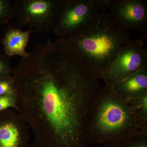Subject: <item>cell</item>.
Returning <instances> with one entry per match:
<instances>
[{
  "mask_svg": "<svg viewBox=\"0 0 147 147\" xmlns=\"http://www.w3.org/2000/svg\"><path fill=\"white\" fill-rule=\"evenodd\" d=\"M17 110L40 147H88L86 128L100 80L72 50L40 42L12 74Z\"/></svg>",
  "mask_w": 147,
  "mask_h": 147,
  "instance_id": "6da1fadb",
  "label": "cell"
},
{
  "mask_svg": "<svg viewBox=\"0 0 147 147\" xmlns=\"http://www.w3.org/2000/svg\"><path fill=\"white\" fill-rule=\"evenodd\" d=\"M147 131V123L138 115L132 102L104 84L93 101L86 128L89 145L121 143L128 137Z\"/></svg>",
  "mask_w": 147,
  "mask_h": 147,
  "instance_id": "7a4b0ae2",
  "label": "cell"
},
{
  "mask_svg": "<svg viewBox=\"0 0 147 147\" xmlns=\"http://www.w3.org/2000/svg\"><path fill=\"white\" fill-rule=\"evenodd\" d=\"M56 41L76 53L89 71L102 80L119 51L130 42V37L128 30L106 11L80 31Z\"/></svg>",
  "mask_w": 147,
  "mask_h": 147,
  "instance_id": "3957f363",
  "label": "cell"
},
{
  "mask_svg": "<svg viewBox=\"0 0 147 147\" xmlns=\"http://www.w3.org/2000/svg\"><path fill=\"white\" fill-rule=\"evenodd\" d=\"M65 0H15L13 6L18 27L38 33L53 31Z\"/></svg>",
  "mask_w": 147,
  "mask_h": 147,
  "instance_id": "277c9868",
  "label": "cell"
},
{
  "mask_svg": "<svg viewBox=\"0 0 147 147\" xmlns=\"http://www.w3.org/2000/svg\"><path fill=\"white\" fill-rule=\"evenodd\" d=\"M110 0H65L53 33L62 39L88 26L96 16L108 10Z\"/></svg>",
  "mask_w": 147,
  "mask_h": 147,
  "instance_id": "5b68a950",
  "label": "cell"
},
{
  "mask_svg": "<svg viewBox=\"0 0 147 147\" xmlns=\"http://www.w3.org/2000/svg\"><path fill=\"white\" fill-rule=\"evenodd\" d=\"M145 68L147 47L142 40L130 41L119 51L102 81L104 84L113 85Z\"/></svg>",
  "mask_w": 147,
  "mask_h": 147,
  "instance_id": "8992f818",
  "label": "cell"
},
{
  "mask_svg": "<svg viewBox=\"0 0 147 147\" xmlns=\"http://www.w3.org/2000/svg\"><path fill=\"white\" fill-rule=\"evenodd\" d=\"M108 13L121 26L147 32V1L146 0H110Z\"/></svg>",
  "mask_w": 147,
  "mask_h": 147,
  "instance_id": "52a82bcc",
  "label": "cell"
},
{
  "mask_svg": "<svg viewBox=\"0 0 147 147\" xmlns=\"http://www.w3.org/2000/svg\"><path fill=\"white\" fill-rule=\"evenodd\" d=\"M0 121V147H29V127L22 116L14 109L3 111Z\"/></svg>",
  "mask_w": 147,
  "mask_h": 147,
  "instance_id": "ba28073f",
  "label": "cell"
},
{
  "mask_svg": "<svg viewBox=\"0 0 147 147\" xmlns=\"http://www.w3.org/2000/svg\"><path fill=\"white\" fill-rule=\"evenodd\" d=\"M111 85L119 95L127 100L147 94V68L141 69Z\"/></svg>",
  "mask_w": 147,
  "mask_h": 147,
  "instance_id": "9c48e42d",
  "label": "cell"
},
{
  "mask_svg": "<svg viewBox=\"0 0 147 147\" xmlns=\"http://www.w3.org/2000/svg\"><path fill=\"white\" fill-rule=\"evenodd\" d=\"M31 30H22L21 29L13 28L6 33L3 44L6 55L9 57L18 56L26 57L28 53L26 51Z\"/></svg>",
  "mask_w": 147,
  "mask_h": 147,
  "instance_id": "30bf717a",
  "label": "cell"
},
{
  "mask_svg": "<svg viewBox=\"0 0 147 147\" xmlns=\"http://www.w3.org/2000/svg\"><path fill=\"white\" fill-rule=\"evenodd\" d=\"M122 147H147V131L132 135L121 143Z\"/></svg>",
  "mask_w": 147,
  "mask_h": 147,
  "instance_id": "8fae6325",
  "label": "cell"
},
{
  "mask_svg": "<svg viewBox=\"0 0 147 147\" xmlns=\"http://www.w3.org/2000/svg\"><path fill=\"white\" fill-rule=\"evenodd\" d=\"M15 11L11 1L0 0V23H7L15 18Z\"/></svg>",
  "mask_w": 147,
  "mask_h": 147,
  "instance_id": "7c38bea8",
  "label": "cell"
},
{
  "mask_svg": "<svg viewBox=\"0 0 147 147\" xmlns=\"http://www.w3.org/2000/svg\"><path fill=\"white\" fill-rule=\"evenodd\" d=\"M9 109L17 111L16 95L0 96V112Z\"/></svg>",
  "mask_w": 147,
  "mask_h": 147,
  "instance_id": "4fadbf2b",
  "label": "cell"
},
{
  "mask_svg": "<svg viewBox=\"0 0 147 147\" xmlns=\"http://www.w3.org/2000/svg\"><path fill=\"white\" fill-rule=\"evenodd\" d=\"M15 94L12 77L0 79V96Z\"/></svg>",
  "mask_w": 147,
  "mask_h": 147,
  "instance_id": "5bb4252c",
  "label": "cell"
},
{
  "mask_svg": "<svg viewBox=\"0 0 147 147\" xmlns=\"http://www.w3.org/2000/svg\"><path fill=\"white\" fill-rule=\"evenodd\" d=\"M13 69L8 62L0 57V79L12 77Z\"/></svg>",
  "mask_w": 147,
  "mask_h": 147,
  "instance_id": "9a60e30c",
  "label": "cell"
},
{
  "mask_svg": "<svg viewBox=\"0 0 147 147\" xmlns=\"http://www.w3.org/2000/svg\"><path fill=\"white\" fill-rule=\"evenodd\" d=\"M103 147H122L121 143H115L103 146Z\"/></svg>",
  "mask_w": 147,
  "mask_h": 147,
  "instance_id": "2e32d148",
  "label": "cell"
},
{
  "mask_svg": "<svg viewBox=\"0 0 147 147\" xmlns=\"http://www.w3.org/2000/svg\"><path fill=\"white\" fill-rule=\"evenodd\" d=\"M29 147H40L39 146H38L35 143H34V144H30L29 145Z\"/></svg>",
  "mask_w": 147,
  "mask_h": 147,
  "instance_id": "e0dca14e",
  "label": "cell"
}]
</instances>
